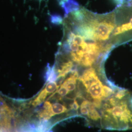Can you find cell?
Segmentation results:
<instances>
[{
	"label": "cell",
	"instance_id": "1",
	"mask_svg": "<svg viewBox=\"0 0 132 132\" xmlns=\"http://www.w3.org/2000/svg\"><path fill=\"white\" fill-rule=\"evenodd\" d=\"M18 112L10 108L0 95V132H12L17 125Z\"/></svg>",
	"mask_w": 132,
	"mask_h": 132
},
{
	"label": "cell",
	"instance_id": "4",
	"mask_svg": "<svg viewBox=\"0 0 132 132\" xmlns=\"http://www.w3.org/2000/svg\"><path fill=\"white\" fill-rule=\"evenodd\" d=\"M59 4L64 10L65 17H67L70 13L79 9V4L76 0H59Z\"/></svg>",
	"mask_w": 132,
	"mask_h": 132
},
{
	"label": "cell",
	"instance_id": "7",
	"mask_svg": "<svg viewBox=\"0 0 132 132\" xmlns=\"http://www.w3.org/2000/svg\"><path fill=\"white\" fill-rule=\"evenodd\" d=\"M114 2L118 5H122L126 1V0H113Z\"/></svg>",
	"mask_w": 132,
	"mask_h": 132
},
{
	"label": "cell",
	"instance_id": "5",
	"mask_svg": "<svg viewBox=\"0 0 132 132\" xmlns=\"http://www.w3.org/2000/svg\"><path fill=\"white\" fill-rule=\"evenodd\" d=\"M58 73L57 72L55 65L51 66L47 64L45 74V79L46 82L56 81L58 79Z\"/></svg>",
	"mask_w": 132,
	"mask_h": 132
},
{
	"label": "cell",
	"instance_id": "6",
	"mask_svg": "<svg viewBox=\"0 0 132 132\" xmlns=\"http://www.w3.org/2000/svg\"><path fill=\"white\" fill-rule=\"evenodd\" d=\"M50 20L52 24L55 25H59L62 24L63 18L61 15L59 14H52L50 15Z\"/></svg>",
	"mask_w": 132,
	"mask_h": 132
},
{
	"label": "cell",
	"instance_id": "3",
	"mask_svg": "<svg viewBox=\"0 0 132 132\" xmlns=\"http://www.w3.org/2000/svg\"><path fill=\"white\" fill-rule=\"evenodd\" d=\"M74 30L77 34L80 35L84 40H96L94 29L87 22L76 26L74 28Z\"/></svg>",
	"mask_w": 132,
	"mask_h": 132
},
{
	"label": "cell",
	"instance_id": "2",
	"mask_svg": "<svg viewBox=\"0 0 132 132\" xmlns=\"http://www.w3.org/2000/svg\"><path fill=\"white\" fill-rule=\"evenodd\" d=\"M114 27L115 24L112 22L103 21L99 23L97 21L94 28L95 39L99 41L107 40Z\"/></svg>",
	"mask_w": 132,
	"mask_h": 132
}]
</instances>
